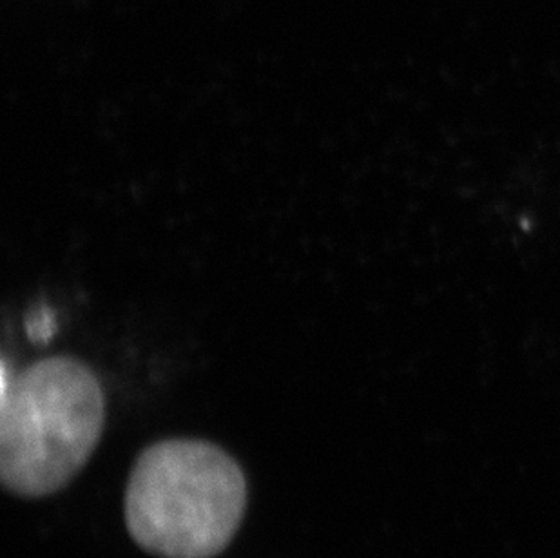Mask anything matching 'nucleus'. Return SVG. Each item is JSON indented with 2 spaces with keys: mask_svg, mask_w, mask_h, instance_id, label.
<instances>
[{
  "mask_svg": "<svg viewBox=\"0 0 560 558\" xmlns=\"http://www.w3.org/2000/svg\"><path fill=\"white\" fill-rule=\"evenodd\" d=\"M247 486L238 464L203 441L143 450L126 490L127 530L162 558H211L238 532Z\"/></svg>",
  "mask_w": 560,
  "mask_h": 558,
  "instance_id": "1",
  "label": "nucleus"
},
{
  "mask_svg": "<svg viewBox=\"0 0 560 558\" xmlns=\"http://www.w3.org/2000/svg\"><path fill=\"white\" fill-rule=\"evenodd\" d=\"M104 430L96 375L73 358H49L8 380L2 372L0 479L21 497L62 490L84 468Z\"/></svg>",
  "mask_w": 560,
  "mask_h": 558,
  "instance_id": "2",
  "label": "nucleus"
}]
</instances>
